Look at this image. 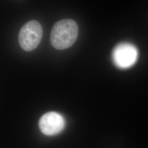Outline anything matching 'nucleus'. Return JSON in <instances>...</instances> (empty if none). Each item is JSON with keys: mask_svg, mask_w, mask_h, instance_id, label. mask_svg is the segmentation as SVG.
<instances>
[{"mask_svg": "<svg viewBox=\"0 0 148 148\" xmlns=\"http://www.w3.org/2000/svg\"><path fill=\"white\" fill-rule=\"evenodd\" d=\"M77 23L69 19L57 22L51 33V42L54 47L59 50L70 47L75 42L78 36Z\"/></svg>", "mask_w": 148, "mask_h": 148, "instance_id": "1", "label": "nucleus"}, {"mask_svg": "<svg viewBox=\"0 0 148 148\" xmlns=\"http://www.w3.org/2000/svg\"><path fill=\"white\" fill-rule=\"evenodd\" d=\"M42 34V28L38 21H28L22 27L19 33L20 46L25 51H33L40 44Z\"/></svg>", "mask_w": 148, "mask_h": 148, "instance_id": "2", "label": "nucleus"}, {"mask_svg": "<svg viewBox=\"0 0 148 148\" xmlns=\"http://www.w3.org/2000/svg\"><path fill=\"white\" fill-rule=\"evenodd\" d=\"M139 52L132 43H119L114 48L112 59L114 64L120 69H126L133 66L137 62Z\"/></svg>", "mask_w": 148, "mask_h": 148, "instance_id": "3", "label": "nucleus"}, {"mask_svg": "<svg viewBox=\"0 0 148 148\" xmlns=\"http://www.w3.org/2000/svg\"><path fill=\"white\" fill-rule=\"evenodd\" d=\"M65 125L63 117L54 111L48 112L43 115L38 122L41 132L44 134L52 136L63 130Z\"/></svg>", "mask_w": 148, "mask_h": 148, "instance_id": "4", "label": "nucleus"}]
</instances>
